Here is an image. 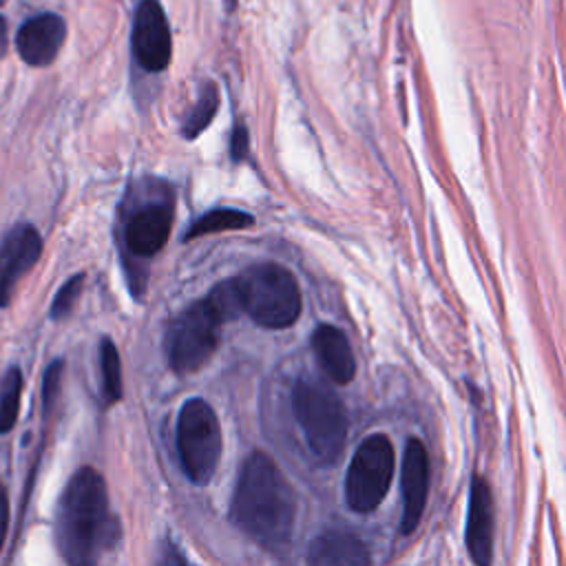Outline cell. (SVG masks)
<instances>
[{
  "mask_svg": "<svg viewBox=\"0 0 566 566\" xmlns=\"http://www.w3.org/2000/svg\"><path fill=\"white\" fill-rule=\"evenodd\" d=\"M296 497L281 469L268 453H250L230 502L232 524L263 548L279 551L292 537Z\"/></svg>",
  "mask_w": 566,
  "mask_h": 566,
  "instance_id": "cell-1",
  "label": "cell"
},
{
  "mask_svg": "<svg viewBox=\"0 0 566 566\" xmlns=\"http://www.w3.org/2000/svg\"><path fill=\"white\" fill-rule=\"evenodd\" d=\"M119 539V522L108 511L106 482L93 467L77 469L66 482L57 515L55 544L69 564H95Z\"/></svg>",
  "mask_w": 566,
  "mask_h": 566,
  "instance_id": "cell-2",
  "label": "cell"
},
{
  "mask_svg": "<svg viewBox=\"0 0 566 566\" xmlns=\"http://www.w3.org/2000/svg\"><path fill=\"white\" fill-rule=\"evenodd\" d=\"M241 310L261 327L285 329L301 314V290L290 270L276 263H259L234 276Z\"/></svg>",
  "mask_w": 566,
  "mask_h": 566,
  "instance_id": "cell-3",
  "label": "cell"
},
{
  "mask_svg": "<svg viewBox=\"0 0 566 566\" xmlns=\"http://www.w3.org/2000/svg\"><path fill=\"white\" fill-rule=\"evenodd\" d=\"M292 411L321 462H336L347 438V413L340 398L316 380H296L292 389Z\"/></svg>",
  "mask_w": 566,
  "mask_h": 566,
  "instance_id": "cell-4",
  "label": "cell"
},
{
  "mask_svg": "<svg viewBox=\"0 0 566 566\" xmlns=\"http://www.w3.org/2000/svg\"><path fill=\"white\" fill-rule=\"evenodd\" d=\"M223 323L226 316L210 294L186 307L166 332V360L170 369L190 374L206 365L219 345Z\"/></svg>",
  "mask_w": 566,
  "mask_h": 566,
  "instance_id": "cell-5",
  "label": "cell"
},
{
  "mask_svg": "<svg viewBox=\"0 0 566 566\" xmlns=\"http://www.w3.org/2000/svg\"><path fill=\"white\" fill-rule=\"evenodd\" d=\"M223 449L221 427L214 409L203 398L181 405L177 418V451L190 482L203 486L212 480Z\"/></svg>",
  "mask_w": 566,
  "mask_h": 566,
  "instance_id": "cell-6",
  "label": "cell"
},
{
  "mask_svg": "<svg viewBox=\"0 0 566 566\" xmlns=\"http://www.w3.org/2000/svg\"><path fill=\"white\" fill-rule=\"evenodd\" d=\"M394 444L385 433L367 436L347 467L345 500L356 513H371L387 495L394 478Z\"/></svg>",
  "mask_w": 566,
  "mask_h": 566,
  "instance_id": "cell-7",
  "label": "cell"
},
{
  "mask_svg": "<svg viewBox=\"0 0 566 566\" xmlns=\"http://www.w3.org/2000/svg\"><path fill=\"white\" fill-rule=\"evenodd\" d=\"M133 53L142 69L159 73L170 64L172 38L166 13L157 0H142L133 22Z\"/></svg>",
  "mask_w": 566,
  "mask_h": 566,
  "instance_id": "cell-8",
  "label": "cell"
},
{
  "mask_svg": "<svg viewBox=\"0 0 566 566\" xmlns=\"http://www.w3.org/2000/svg\"><path fill=\"white\" fill-rule=\"evenodd\" d=\"M168 195L142 203L128 214L124 223V243L133 256L148 259L166 245L172 228V201Z\"/></svg>",
  "mask_w": 566,
  "mask_h": 566,
  "instance_id": "cell-9",
  "label": "cell"
},
{
  "mask_svg": "<svg viewBox=\"0 0 566 566\" xmlns=\"http://www.w3.org/2000/svg\"><path fill=\"white\" fill-rule=\"evenodd\" d=\"M42 237L31 223L13 226L0 243V307L11 303L18 281L38 263Z\"/></svg>",
  "mask_w": 566,
  "mask_h": 566,
  "instance_id": "cell-10",
  "label": "cell"
},
{
  "mask_svg": "<svg viewBox=\"0 0 566 566\" xmlns=\"http://www.w3.org/2000/svg\"><path fill=\"white\" fill-rule=\"evenodd\" d=\"M66 40V24L55 13H40L22 22L15 33L18 55L31 66L51 64Z\"/></svg>",
  "mask_w": 566,
  "mask_h": 566,
  "instance_id": "cell-11",
  "label": "cell"
},
{
  "mask_svg": "<svg viewBox=\"0 0 566 566\" xmlns=\"http://www.w3.org/2000/svg\"><path fill=\"white\" fill-rule=\"evenodd\" d=\"M429 491V458L427 449L418 438H411L402 458V520L400 533L409 535L416 531Z\"/></svg>",
  "mask_w": 566,
  "mask_h": 566,
  "instance_id": "cell-12",
  "label": "cell"
},
{
  "mask_svg": "<svg viewBox=\"0 0 566 566\" xmlns=\"http://www.w3.org/2000/svg\"><path fill=\"white\" fill-rule=\"evenodd\" d=\"M467 548L475 564H489L493 551V502L482 478H473L467 515Z\"/></svg>",
  "mask_w": 566,
  "mask_h": 566,
  "instance_id": "cell-13",
  "label": "cell"
},
{
  "mask_svg": "<svg viewBox=\"0 0 566 566\" xmlns=\"http://www.w3.org/2000/svg\"><path fill=\"white\" fill-rule=\"evenodd\" d=\"M312 347L316 352L318 365L336 382L347 385L356 374L354 352L347 336L334 325H318L312 334Z\"/></svg>",
  "mask_w": 566,
  "mask_h": 566,
  "instance_id": "cell-14",
  "label": "cell"
},
{
  "mask_svg": "<svg viewBox=\"0 0 566 566\" xmlns=\"http://www.w3.org/2000/svg\"><path fill=\"white\" fill-rule=\"evenodd\" d=\"M307 562L314 566H365L369 564V553L356 535L332 531L310 544Z\"/></svg>",
  "mask_w": 566,
  "mask_h": 566,
  "instance_id": "cell-15",
  "label": "cell"
},
{
  "mask_svg": "<svg viewBox=\"0 0 566 566\" xmlns=\"http://www.w3.org/2000/svg\"><path fill=\"white\" fill-rule=\"evenodd\" d=\"M252 223H254V217L243 210L217 208V210H210L203 217H199L184 234V241H190V239H197L203 234H212V232H221V230H243Z\"/></svg>",
  "mask_w": 566,
  "mask_h": 566,
  "instance_id": "cell-16",
  "label": "cell"
},
{
  "mask_svg": "<svg viewBox=\"0 0 566 566\" xmlns=\"http://www.w3.org/2000/svg\"><path fill=\"white\" fill-rule=\"evenodd\" d=\"M22 394V371L20 367H9L0 378V433H9L20 413Z\"/></svg>",
  "mask_w": 566,
  "mask_h": 566,
  "instance_id": "cell-17",
  "label": "cell"
},
{
  "mask_svg": "<svg viewBox=\"0 0 566 566\" xmlns=\"http://www.w3.org/2000/svg\"><path fill=\"white\" fill-rule=\"evenodd\" d=\"M99 367H102L104 402L113 405L122 398V360L115 343L106 336L99 343Z\"/></svg>",
  "mask_w": 566,
  "mask_h": 566,
  "instance_id": "cell-18",
  "label": "cell"
},
{
  "mask_svg": "<svg viewBox=\"0 0 566 566\" xmlns=\"http://www.w3.org/2000/svg\"><path fill=\"white\" fill-rule=\"evenodd\" d=\"M217 106H219V91H217V86H214L212 82H208V84L201 88L197 104H195L192 111L188 113V117H186V122H184V128H181V135H184L186 139L199 137V135L208 128V124L212 122V117H214V113H217Z\"/></svg>",
  "mask_w": 566,
  "mask_h": 566,
  "instance_id": "cell-19",
  "label": "cell"
},
{
  "mask_svg": "<svg viewBox=\"0 0 566 566\" xmlns=\"http://www.w3.org/2000/svg\"><path fill=\"white\" fill-rule=\"evenodd\" d=\"M82 285H84V274L82 272L73 274L66 283H62V287L57 290V294L53 296V303H51V312H49L51 318L60 321L73 310V305H75V301L82 292Z\"/></svg>",
  "mask_w": 566,
  "mask_h": 566,
  "instance_id": "cell-20",
  "label": "cell"
},
{
  "mask_svg": "<svg viewBox=\"0 0 566 566\" xmlns=\"http://www.w3.org/2000/svg\"><path fill=\"white\" fill-rule=\"evenodd\" d=\"M62 369H64V360L62 358L51 360L49 367L44 369V376H42V402H44L46 411H51V407L55 405V398H57V391H60V380H62Z\"/></svg>",
  "mask_w": 566,
  "mask_h": 566,
  "instance_id": "cell-21",
  "label": "cell"
},
{
  "mask_svg": "<svg viewBox=\"0 0 566 566\" xmlns=\"http://www.w3.org/2000/svg\"><path fill=\"white\" fill-rule=\"evenodd\" d=\"M248 148H250V135H248V128L239 122V124H234V128H232V137H230V157H232L234 161H241V159H245Z\"/></svg>",
  "mask_w": 566,
  "mask_h": 566,
  "instance_id": "cell-22",
  "label": "cell"
},
{
  "mask_svg": "<svg viewBox=\"0 0 566 566\" xmlns=\"http://www.w3.org/2000/svg\"><path fill=\"white\" fill-rule=\"evenodd\" d=\"M7 522H9V502H7V491L0 484V548L7 537Z\"/></svg>",
  "mask_w": 566,
  "mask_h": 566,
  "instance_id": "cell-23",
  "label": "cell"
},
{
  "mask_svg": "<svg viewBox=\"0 0 566 566\" xmlns=\"http://www.w3.org/2000/svg\"><path fill=\"white\" fill-rule=\"evenodd\" d=\"M7 46H9V40H7V22H4V18L0 15V57H4Z\"/></svg>",
  "mask_w": 566,
  "mask_h": 566,
  "instance_id": "cell-24",
  "label": "cell"
},
{
  "mask_svg": "<svg viewBox=\"0 0 566 566\" xmlns=\"http://www.w3.org/2000/svg\"><path fill=\"white\" fill-rule=\"evenodd\" d=\"M2 2H4V0H0V4H2Z\"/></svg>",
  "mask_w": 566,
  "mask_h": 566,
  "instance_id": "cell-25",
  "label": "cell"
}]
</instances>
